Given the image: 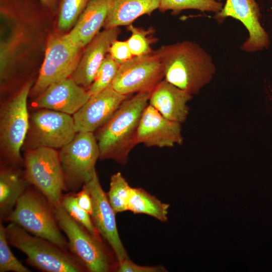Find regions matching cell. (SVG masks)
I'll list each match as a JSON object with an SVG mask.
<instances>
[{"label": "cell", "mask_w": 272, "mask_h": 272, "mask_svg": "<svg viewBox=\"0 0 272 272\" xmlns=\"http://www.w3.org/2000/svg\"><path fill=\"white\" fill-rule=\"evenodd\" d=\"M154 52L162 63L164 79L192 96L210 83L216 71L211 55L192 41L163 45Z\"/></svg>", "instance_id": "cell-1"}, {"label": "cell", "mask_w": 272, "mask_h": 272, "mask_svg": "<svg viewBox=\"0 0 272 272\" xmlns=\"http://www.w3.org/2000/svg\"><path fill=\"white\" fill-rule=\"evenodd\" d=\"M151 92L136 94L125 100L111 118L95 134L101 160L112 159L125 164L137 145V133L142 114L149 104Z\"/></svg>", "instance_id": "cell-2"}, {"label": "cell", "mask_w": 272, "mask_h": 272, "mask_svg": "<svg viewBox=\"0 0 272 272\" xmlns=\"http://www.w3.org/2000/svg\"><path fill=\"white\" fill-rule=\"evenodd\" d=\"M5 229L9 244L23 252L29 264L37 269L46 272L87 271L74 254L52 242L30 234L14 223H10Z\"/></svg>", "instance_id": "cell-3"}, {"label": "cell", "mask_w": 272, "mask_h": 272, "mask_svg": "<svg viewBox=\"0 0 272 272\" xmlns=\"http://www.w3.org/2000/svg\"><path fill=\"white\" fill-rule=\"evenodd\" d=\"M30 186L5 221L14 223L31 234L69 251L67 240L61 233L52 206L39 190Z\"/></svg>", "instance_id": "cell-4"}, {"label": "cell", "mask_w": 272, "mask_h": 272, "mask_svg": "<svg viewBox=\"0 0 272 272\" xmlns=\"http://www.w3.org/2000/svg\"><path fill=\"white\" fill-rule=\"evenodd\" d=\"M52 208L59 228L66 236L70 251L83 263L87 271L107 272L116 269L117 263L114 262L102 239L92 235L75 221L60 203Z\"/></svg>", "instance_id": "cell-5"}, {"label": "cell", "mask_w": 272, "mask_h": 272, "mask_svg": "<svg viewBox=\"0 0 272 272\" xmlns=\"http://www.w3.org/2000/svg\"><path fill=\"white\" fill-rule=\"evenodd\" d=\"M32 83H26L0 109V146L8 164H24L21 155L29 125L27 98Z\"/></svg>", "instance_id": "cell-6"}, {"label": "cell", "mask_w": 272, "mask_h": 272, "mask_svg": "<svg viewBox=\"0 0 272 272\" xmlns=\"http://www.w3.org/2000/svg\"><path fill=\"white\" fill-rule=\"evenodd\" d=\"M59 158L67 190H79L96 172L100 150L94 132H77L74 139L60 149Z\"/></svg>", "instance_id": "cell-7"}, {"label": "cell", "mask_w": 272, "mask_h": 272, "mask_svg": "<svg viewBox=\"0 0 272 272\" xmlns=\"http://www.w3.org/2000/svg\"><path fill=\"white\" fill-rule=\"evenodd\" d=\"M25 151L24 172L27 180L52 207L58 205L62 191L67 190L58 153L56 149L46 147Z\"/></svg>", "instance_id": "cell-8"}, {"label": "cell", "mask_w": 272, "mask_h": 272, "mask_svg": "<svg viewBox=\"0 0 272 272\" xmlns=\"http://www.w3.org/2000/svg\"><path fill=\"white\" fill-rule=\"evenodd\" d=\"M77 131L73 115L40 109L29 116V125L22 148L24 150L40 147L61 149L70 143Z\"/></svg>", "instance_id": "cell-9"}, {"label": "cell", "mask_w": 272, "mask_h": 272, "mask_svg": "<svg viewBox=\"0 0 272 272\" xmlns=\"http://www.w3.org/2000/svg\"><path fill=\"white\" fill-rule=\"evenodd\" d=\"M82 49L67 34L51 36L47 41L38 78L30 94L36 97L51 84L71 77L80 61Z\"/></svg>", "instance_id": "cell-10"}, {"label": "cell", "mask_w": 272, "mask_h": 272, "mask_svg": "<svg viewBox=\"0 0 272 272\" xmlns=\"http://www.w3.org/2000/svg\"><path fill=\"white\" fill-rule=\"evenodd\" d=\"M163 79V66L154 51L148 55L133 56L120 64L111 86L119 93L129 96L151 92Z\"/></svg>", "instance_id": "cell-11"}, {"label": "cell", "mask_w": 272, "mask_h": 272, "mask_svg": "<svg viewBox=\"0 0 272 272\" xmlns=\"http://www.w3.org/2000/svg\"><path fill=\"white\" fill-rule=\"evenodd\" d=\"M85 185L92 199L93 210L91 217L99 234L109 244L117 262L128 258L127 253L117 231L115 215L106 193L103 190L96 171Z\"/></svg>", "instance_id": "cell-12"}, {"label": "cell", "mask_w": 272, "mask_h": 272, "mask_svg": "<svg viewBox=\"0 0 272 272\" xmlns=\"http://www.w3.org/2000/svg\"><path fill=\"white\" fill-rule=\"evenodd\" d=\"M228 17L239 21L248 32V37L240 46L241 50L251 53L269 47V38L260 24L259 10L255 0H226L215 19L222 22Z\"/></svg>", "instance_id": "cell-13"}, {"label": "cell", "mask_w": 272, "mask_h": 272, "mask_svg": "<svg viewBox=\"0 0 272 272\" xmlns=\"http://www.w3.org/2000/svg\"><path fill=\"white\" fill-rule=\"evenodd\" d=\"M128 97L114 90L111 85L99 93L91 96L73 115L77 132L94 133L106 124Z\"/></svg>", "instance_id": "cell-14"}, {"label": "cell", "mask_w": 272, "mask_h": 272, "mask_svg": "<svg viewBox=\"0 0 272 272\" xmlns=\"http://www.w3.org/2000/svg\"><path fill=\"white\" fill-rule=\"evenodd\" d=\"M137 143L147 147H172L183 142L181 124L169 120L148 104L141 116Z\"/></svg>", "instance_id": "cell-15"}, {"label": "cell", "mask_w": 272, "mask_h": 272, "mask_svg": "<svg viewBox=\"0 0 272 272\" xmlns=\"http://www.w3.org/2000/svg\"><path fill=\"white\" fill-rule=\"evenodd\" d=\"M90 96L86 89L70 77L49 85L35 98L32 106L35 109H46L73 115Z\"/></svg>", "instance_id": "cell-16"}, {"label": "cell", "mask_w": 272, "mask_h": 272, "mask_svg": "<svg viewBox=\"0 0 272 272\" xmlns=\"http://www.w3.org/2000/svg\"><path fill=\"white\" fill-rule=\"evenodd\" d=\"M120 33L119 27L105 29L84 47L79 63L71 77L78 85L85 89L90 87L111 44Z\"/></svg>", "instance_id": "cell-17"}, {"label": "cell", "mask_w": 272, "mask_h": 272, "mask_svg": "<svg viewBox=\"0 0 272 272\" xmlns=\"http://www.w3.org/2000/svg\"><path fill=\"white\" fill-rule=\"evenodd\" d=\"M192 98V95L163 79L151 92L149 104L166 118L181 124L188 115L187 104Z\"/></svg>", "instance_id": "cell-18"}, {"label": "cell", "mask_w": 272, "mask_h": 272, "mask_svg": "<svg viewBox=\"0 0 272 272\" xmlns=\"http://www.w3.org/2000/svg\"><path fill=\"white\" fill-rule=\"evenodd\" d=\"M112 0H91L80 15L70 31L67 33L71 41L84 48L103 27Z\"/></svg>", "instance_id": "cell-19"}, {"label": "cell", "mask_w": 272, "mask_h": 272, "mask_svg": "<svg viewBox=\"0 0 272 272\" xmlns=\"http://www.w3.org/2000/svg\"><path fill=\"white\" fill-rule=\"evenodd\" d=\"M24 170L19 166H1L0 171V219L4 221L14 209L24 192L30 186Z\"/></svg>", "instance_id": "cell-20"}, {"label": "cell", "mask_w": 272, "mask_h": 272, "mask_svg": "<svg viewBox=\"0 0 272 272\" xmlns=\"http://www.w3.org/2000/svg\"><path fill=\"white\" fill-rule=\"evenodd\" d=\"M159 0H112L104 29L128 26L140 17L159 9Z\"/></svg>", "instance_id": "cell-21"}, {"label": "cell", "mask_w": 272, "mask_h": 272, "mask_svg": "<svg viewBox=\"0 0 272 272\" xmlns=\"http://www.w3.org/2000/svg\"><path fill=\"white\" fill-rule=\"evenodd\" d=\"M169 208V204L162 202L145 189L131 187L127 210L133 213L146 214L166 222Z\"/></svg>", "instance_id": "cell-22"}, {"label": "cell", "mask_w": 272, "mask_h": 272, "mask_svg": "<svg viewBox=\"0 0 272 272\" xmlns=\"http://www.w3.org/2000/svg\"><path fill=\"white\" fill-rule=\"evenodd\" d=\"M223 7L222 0H159V10L162 12L170 11L176 15L186 10H196L216 14Z\"/></svg>", "instance_id": "cell-23"}, {"label": "cell", "mask_w": 272, "mask_h": 272, "mask_svg": "<svg viewBox=\"0 0 272 272\" xmlns=\"http://www.w3.org/2000/svg\"><path fill=\"white\" fill-rule=\"evenodd\" d=\"M131 189V187L120 172L111 176L109 189L106 194L116 214L127 210Z\"/></svg>", "instance_id": "cell-24"}, {"label": "cell", "mask_w": 272, "mask_h": 272, "mask_svg": "<svg viewBox=\"0 0 272 272\" xmlns=\"http://www.w3.org/2000/svg\"><path fill=\"white\" fill-rule=\"evenodd\" d=\"M90 1L59 0L57 4L59 30L65 32L73 27Z\"/></svg>", "instance_id": "cell-25"}, {"label": "cell", "mask_w": 272, "mask_h": 272, "mask_svg": "<svg viewBox=\"0 0 272 272\" xmlns=\"http://www.w3.org/2000/svg\"><path fill=\"white\" fill-rule=\"evenodd\" d=\"M60 203L75 221L85 228L92 235L101 239V236L95 227L91 215L79 206L75 193L62 195Z\"/></svg>", "instance_id": "cell-26"}, {"label": "cell", "mask_w": 272, "mask_h": 272, "mask_svg": "<svg viewBox=\"0 0 272 272\" xmlns=\"http://www.w3.org/2000/svg\"><path fill=\"white\" fill-rule=\"evenodd\" d=\"M127 26L131 35L126 41L132 55L141 56L153 53L151 44L155 40L152 37L154 30L152 28L145 30L132 24Z\"/></svg>", "instance_id": "cell-27"}, {"label": "cell", "mask_w": 272, "mask_h": 272, "mask_svg": "<svg viewBox=\"0 0 272 272\" xmlns=\"http://www.w3.org/2000/svg\"><path fill=\"white\" fill-rule=\"evenodd\" d=\"M119 65L109 53L107 54L96 73L93 82L87 89L90 96L99 93L111 85Z\"/></svg>", "instance_id": "cell-28"}, {"label": "cell", "mask_w": 272, "mask_h": 272, "mask_svg": "<svg viewBox=\"0 0 272 272\" xmlns=\"http://www.w3.org/2000/svg\"><path fill=\"white\" fill-rule=\"evenodd\" d=\"M6 234L5 227L0 222V272H30L12 252Z\"/></svg>", "instance_id": "cell-29"}, {"label": "cell", "mask_w": 272, "mask_h": 272, "mask_svg": "<svg viewBox=\"0 0 272 272\" xmlns=\"http://www.w3.org/2000/svg\"><path fill=\"white\" fill-rule=\"evenodd\" d=\"M108 53L119 65L133 57L126 40H115L109 48Z\"/></svg>", "instance_id": "cell-30"}, {"label": "cell", "mask_w": 272, "mask_h": 272, "mask_svg": "<svg viewBox=\"0 0 272 272\" xmlns=\"http://www.w3.org/2000/svg\"><path fill=\"white\" fill-rule=\"evenodd\" d=\"M118 272H165L167 269L161 265L143 266L138 265L131 260L129 257L126 258L117 263L116 269Z\"/></svg>", "instance_id": "cell-31"}, {"label": "cell", "mask_w": 272, "mask_h": 272, "mask_svg": "<svg viewBox=\"0 0 272 272\" xmlns=\"http://www.w3.org/2000/svg\"><path fill=\"white\" fill-rule=\"evenodd\" d=\"M75 194L79 206L91 215L93 210L92 199L86 186L84 184L81 190Z\"/></svg>", "instance_id": "cell-32"}, {"label": "cell", "mask_w": 272, "mask_h": 272, "mask_svg": "<svg viewBox=\"0 0 272 272\" xmlns=\"http://www.w3.org/2000/svg\"><path fill=\"white\" fill-rule=\"evenodd\" d=\"M39 1L46 8L52 11H55L57 9L58 0H39Z\"/></svg>", "instance_id": "cell-33"}]
</instances>
